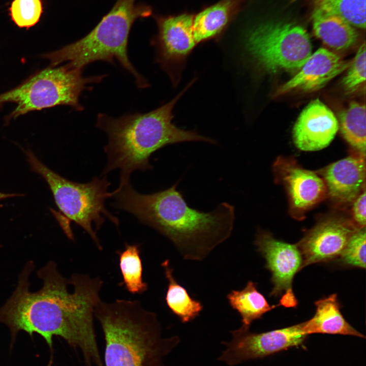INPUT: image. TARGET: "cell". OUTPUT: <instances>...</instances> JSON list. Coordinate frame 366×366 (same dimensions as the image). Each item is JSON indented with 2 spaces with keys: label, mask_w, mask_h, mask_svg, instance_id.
Here are the masks:
<instances>
[{
  "label": "cell",
  "mask_w": 366,
  "mask_h": 366,
  "mask_svg": "<svg viewBox=\"0 0 366 366\" xmlns=\"http://www.w3.org/2000/svg\"><path fill=\"white\" fill-rule=\"evenodd\" d=\"M106 75L84 77L82 70L68 64L47 68L29 76L20 84L0 94V105H16L6 118V121L28 112L59 105H67L77 111L83 109L79 102L82 92L88 84L101 82Z\"/></svg>",
  "instance_id": "52a82bcc"
},
{
  "label": "cell",
  "mask_w": 366,
  "mask_h": 366,
  "mask_svg": "<svg viewBox=\"0 0 366 366\" xmlns=\"http://www.w3.org/2000/svg\"><path fill=\"white\" fill-rule=\"evenodd\" d=\"M315 304L316 307L315 315L309 320L303 322L302 328L307 335L326 333L364 338L342 315L337 294L318 300Z\"/></svg>",
  "instance_id": "e0dca14e"
},
{
  "label": "cell",
  "mask_w": 366,
  "mask_h": 366,
  "mask_svg": "<svg viewBox=\"0 0 366 366\" xmlns=\"http://www.w3.org/2000/svg\"><path fill=\"white\" fill-rule=\"evenodd\" d=\"M358 229L355 224L342 218L320 221L297 244L302 258L301 269L340 257L351 236Z\"/></svg>",
  "instance_id": "7c38bea8"
},
{
  "label": "cell",
  "mask_w": 366,
  "mask_h": 366,
  "mask_svg": "<svg viewBox=\"0 0 366 366\" xmlns=\"http://www.w3.org/2000/svg\"><path fill=\"white\" fill-rule=\"evenodd\" d=\"M365 43L359 48L342 80V85L349 93H352L365 81Z\"/></svg>",
  "instance_id": "4316f807"
},
{
  "label": "cell",
  "mask_w": 366,
  "mask_h": 366,
  "mask_svg": "<svg viewBox=\"0 0 366 366\" xmlns=\"http://www.w3.org/2000/svg\"><path fill=\"white\" fill-rule=\"evenodd\" d=\"M168 281L165 295L166 304L171 312L182 323H187L199 316L203 310L201 301L192 297L187 289L178 283L173 275V269L168 259L161 263Z\"/></svg>",
  "instance_id": "44dd1931"
},
{
  "label": "cell",
  "mask_w": 366,
  "mask_h": 366,
  "mask_svg": "<svg viewBox=\"0 0 366 366\" xmlns=\"http://www.w3.org/2000/svg\"><path fill=\"white\" fill-rule=\"evenodd\" d=\"M18 196V194L16 193H6L0 192V200L12 197ZM1 243L0 242V248H1Z\"/></svg>",
  "instance_id": "f1b7e54d"
},
{
  "label": "cell",
  "mask_w": 366,
  "mask_h": 366,
  "mask_svg": "<svg viewBox=\"0 0 366 366\" xmlns=\"http://www.w3.org/2000/svg\"><path fill=\"white\" fill-rule=\"evenodd\" d=\"M302 326L303 322L262 333L251 332L249 328L241 326L231 331L230 341L223 342L226 348L218 360L234 366L298 346L308 336Z\"/></svg>",
  "instance_id": "30bf717a"
},
{
  "label": "cell",
  "mask_w": 366,
  "mask_h": 366,
  "mask_svg": "<svg viewBox=\"0 0 366 366\" xmlns=\"http://www.w3.org/2000/svg\"><path fill=\"white\" fill-rule=\"evenodd\" d=\"M246 48L259 66L269 73L300 69L312 53L303 28L284 21H267L246 34Z\"/></svg>",
  "instance_id": "ba28073f"
},
{
  "label": "cell",
  "mask_w": 366,
  "mask_h": 366,
  "mask_svg": "<svg viewBox=\"0 0 366 366\" xmlns=\"http://www.w3.org/2000/svg\"><path fill=\"white\" fill-rule=\"evenodd\" d=\"M246 0H221L198 14L193 20L197 44L215 38L237 14Z\"/></svg>",
  "instance_id": "ac0fdd59"
},
{
  "label": "cell",
  "mask_w": 366,
  "mask_h": 366,
  "mask_svg": "<svg viewBox=\"0 0 366 366\" xmlns=\"http://www.w3.org/2000/svg\"><path fill=\"white\" fill-rule=\"evenodd\" d=\"M119 267L126 289L132 294L145 292L148 285L142 277V264L140 256L139 246L126 244L125 250L118 252Z\"/></svg>",
  "instance_id": "603a6c76"
},
{
  "label": "cell",
  "mask_w": 366,
  "mask_h": 366,
  "mask_svg": "<svg viewBox=\"0 0 366 366\" xmlns=\"http://www.w3.org/2000/svg\"><path fill=\"white\" fill-rule=\"evenodd\" d=\"M151 8L136 0H117L111 10L85 36L61 48L43 54L50 66L67 62L71 68L82 70L88 64L118 62L135 79L140 88L149 86L148 81L131 63L128 54L129 34L138 18L149 16Z\"/></svg>",
  "instance_id": "5b68a950"
},
{
  "label": "cell",
  "mask_w": 366,
  "mask_h": 366,
  "mask_svg": "<svg viewBox=\"0 0 366 366\" xmlns=\"http://www.w3.org/2000/svg\"><path fill=\"white\" fill-rule=\"evenodd\" d=\"M177 184L144 194L130 181L119 182L111 192L112 204L166 237L184 260L200 262L231 235L234 207L224 202L208 212L192 208L177 190Z\"/></svg>",
  "instance_id": "7a4b0ae2"
},
{
  "label": "cell",
  "mask_w": 366,
  "mask_h": 366,
  "mask_svg": "<svg viewBox=\"0 0 366 366\" xmlns=\"http://www.w3.org/2000/svg\"><path fill=\"white\" fill-rule=\"evenodd\" d=\"M365 105L352 102L341 114L339 125L346 141L363 156H365Z\"/></svg>",
  "instance_id": "7402d4cb"
},
{
  "label": "cell",
  "mask_w": 366,
  "mask_h": 366,
  "mask_svg": "<svg viewBox=\"0 0 366 366\" xmlns=\"http://www.w3.org/2000/svg\"><path fill=\"white\" fill-rule=\"evenodd\" d=\"M365 227L357 230L349 238L340 258L351 266L365 268Z\"/></svg>",
  "instance_id": "484cf974"
},
{
  "label": "cell",
  "mask_w": 366,
  "mask_h": 366,
  "mask_svg": "<svg viewBox=\"0 0 366 366\" xmlns=\"http://www.w3.org/2000/svg\"><path fill=\"white\" fill-rule=\"evenodd\" d=\"M352 214L354 223L359 228L365 227V190L353 201Z\"/></svg>",
  "instance_id": "83f0119b"
},
{
  "label": "cell",
  "mask_w": 366,
  "mask_h": 366,
  "mask_svg": "<svg viewBox=\"0 0 366 366\" xmlns=\"http://www.w3.org/2000/svg\"><path fill=\"white\" fill-rule=\"evenodd\" d=\"M323 180L326 194L338 203L353 202L365 189V156L352 155L325 168Z\"/></svg>",
  "instance_id": "2e32d148"
},
{
  "label": "cell",
  "mask_w": 366,
  "mask_h": 366,
  "mask_svg": "<svg viewBox=\"0 0 366 366\" xmlns=\"http://www.w3.org/2000/svg\"><path fill=\"white\" fill-rule=\"evenodd\" d=\"M193 20L194 17L188 14L156 18L158 31L151 40L155 60L174 86L179 82L187 58L197 44Z\"/></svg>",
  "instance_id": "9c48e42d"
},
{
  "label": "cell",
  "mask_w": 366,
  "mask_h": 366,
  "mask_svg": "<svg viewBox=\"0 0 366 366\" xmlns=\"http://www.w3.org/2000/svg\"><path fill=\"white\" fill-rule=\"evenodd\" d=\"M226 297L230 307L240 316L241 326L246 328H249L254 321L280 306H270L258 291L257 284L252 281H248L241 290H231Z\"/></svg>",
  "instance_id": "ffe728a7"
},
{
  "label": "cell",
  "mask_w": 366,
  "mask_h": 366,
  "mask_svg": "<svg viewBox=\"0 0 366 366\" xmlns=\"http://www.w3.org/2000/svg\"><path fill=\"white\" fill-rule=\"evenodd\" d=\"M275 167L288 192L293 211L304 212L326 195V188L323 179L314 172L282 158L276 162Z\"/></svg>",
  "instance_id": "5bb4252c"
},
{
  "label": "cell",
  "mask_w": 366,
  "mask_h": 366,
  "mask_svg": "<svg viewBox=\"0 0 366 366\" xmlns=\"http://www.w3.org/2000/svg\"><path fill=\"white\" fill-rule=\"evenodd\" d=\"M44 9L43 0H12L8 11L16 26L28 29L40 21Z\"/></svg>",
  "instance_id": "d4e9b609"
},
{
  "label": "cell",
  "mask_w": 366,
  "mask_h": 366,
  "mask_svg": "<svg viewBox=\"0 0 366 366\" xmlns=\"http://www.w3.org/2000/svg\"><path fill=\"white\" fill-rule=\"evenodd\" d=\"M255 245L265 260V267L271 273L273 288L270 295L281 297V306L296 307L298 302L292 283L302 264V256L297 245L279 240L268 232L260 230L256 235Z\"/></svg>",
  "instance_id": "8fae6325"
},
{
  "label": "cell",
  "mask_w": 366,
  "mask_h": 366,
  "mask_svg": "<svg viewBox=\"0 0 366 366\" xmlns=\"http://www.w3.org/2000/svg\"><path fill=\"white\" fill-rule=\"evenodd\" d=\"M31 170L47 182L60 215L56 218L67 237L74 239L70 224L81 227L100 250L97 232L106 217L116 226L118 219L107 210L105 201L112 197L108 192L110 185L106 176L95 177L86 183L76 182L61 176L44 164L29 149L24 150Z\"/></svg>",
  "instance_id": "8992f818"
},
{
  "label": "cell",
  "mask_w": 366,
  "mask_h": 366,
  "mask_svg": "<svg viewBox=\"0 0 366 366\" xmlns=\"http://www.w3.org/2000/svg\"><path fill=\"white\" fill-rule=\"evenodd\" d=\"M34 267L33 261L25 264L15 290L0 307V323L8 327L12 339L21 330L30 336L37 333L51 349L53 337L59 336L81 351L85 366H104L94 323L103 281L83 273L67 279L50 261L37 272L42 287L31 292L29 277Z\"/></svg>",
  "instance_id": "6da1fadb"
},
{
  "label": "cell",
  "mask_w": 366,
  "mask_h": 366,
  "mask_svg": "<svg viewBox=\"0 0 366 366\" xmlns=\"http://www.w3.org/2000/svg\"><path fill=\"white\" fill-rule=\"evenodd\" d=\"M195 81L191 80L171 101L148 112L126 114L118 117L98 114L96 126L105 132L108 138L104 147L107 159L103 176L118 169L119 182L130 181L134 171L151 170L150 156L167 145L193 141L216 143L214 139L194 130L180 129L172 123L175 105Z\"/></svg>",
  "instance_id": "3957f363"
},
{
  "label": "cell",
  "mask_w": 366,
  "mask_h": 366,
  "mask_svg": "<svg viewBox=\"0 0 366 366\" xmlns=\"http://www.w3.org/2000/svg\"><path fill=\"white\" fill-rule=\"evenodd\" d=\"M105 341V366H167L163 359L179 338H163L156 313L138 300L101 299L95 309Z\"/></svg>",
  "instance_id": "277c9868"
},
{
  "label": "cell",
  "mask_w": 366,
  "mask_h": 366,
  "mask_svg": "<svg viewBox=\"0 0 366 366\" xmlns=\"http://www.w3.org/2000/svg\"><path fill=\"white\" fill-rule=\"evenodd\" d=\"M339 129L333 113L320 100L315 99L298 117L293 129V140L300 150H318L329 144Z\"/></svg>",
  "instance_id": "4fadbf2b"
},
{
  "label": "cell",
  "mask_w": 366,
  "mask_h": 366,
  "mask_svg": "<svg viewBox=\"0 0 366 366\" xmlns=\"http://www.w3.org/2000/svg\"><path fill=\"white\" fill-rule=\"evenodd\" d=\"M351 63L334 52L320 48L311 55L297 74L278 89L277 94L281 95L293 90H319L348 69Z\"/></svg>",
  "instance_id": "9a60e30c"
},
{
  "label": "cell",
  "mask_w": 366,
  "mask_h": 366,
  "mask_svg": "<svg viewBox=\"0 0 366 366\" xmlns=\"http://www.w3.org/2000/svg\"><path fill=\"white\" fill-rule=\"evenodd\" d=\"M315 8L340 16L353 26L365 27V0H313Z\"/></svg>",
  "instance_id": "cb8c5ba5"
},
{
  "label": "cell",
  "mask_w": 366,
  "mask_h": 366,
  "mask_svg": "<svg viewBox=\"0 0 366 366\" xmlns=\"http://www.w3.org/2000/svg\"><path fill=\"white\" fill-rule=\"evenodd\" d=\"M312 18L315 35L328 47L343 50L357 41V32L342 17L315 8Z\"/></svg>",
  "instance_id": "d6986e66"
}]
</instances>
